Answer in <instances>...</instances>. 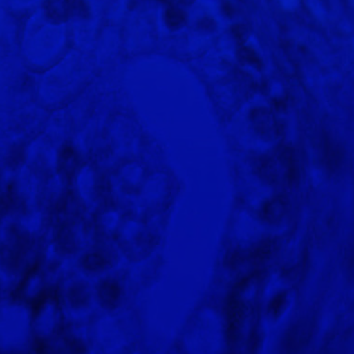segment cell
<instances>
[{
	"instance_id": "obj_6",
	"label": "cell",
	"mask_w": 354,
	"mask_h": 354,
	"mask_svg": "<svg viewBox=\"0 0 354 354\" xmlns=\"http://www.w3.org/2000/svg\"><path fill=\"white\" fill-rule=\"evenodd\" d=\"M254 124L262 133L272 136L277 132V126L272 118L269 117L265 111H261L260 115L256 113L254 117Z\"/></svg>"
},
{
	"instance_id": "obj_4",
	"label": "cell",
	"mask_w": 354,
	"mask_h": 354,
	"mask_svg": "<svg viewBox=\"0 0 354 354\" xmlns=\"http://www.w3.org/2000/svg\"><path fill=\"white\" fill-rule=\"evenodd\" d=\"M287 201L283 198H275L267 204L264 209V215L268 221H277L285 214Z\"/></svg>"
},
{
	"instance_id": "obj_3",
	"label": "cell",
	"mask_w": 354,
	"mask_h": 354,
	"mask_svg": "<svg viewBox=\"0 0 354 354\" xmlns=\"http://www.w3.org/2000/svg\"><path fill=\"white\" fill-rule=\"evenodd\" d=\"M76 153L71 147L66 146L62 149L61 154H59V169L62 173L66 175H71L76 169Z\"/></svg>"
},
{
	"instance_id": "obj_5",
	"label": "cell",
	"mask_w": 354,
	"mask_h": 354,
	"mask_svg": "<svg viewBox=\"0 0 354 354\" xmlns=\"http://www.w3.org/2000/svg\"><path fill=\"white\" fill-rule=\"evenodd\" d=\"M186 21V15L182 10L176 7L167 8L165 11V22L171 30H178Z\"/></svg>"
},
{
	"instance_id": "obj_1",
	"label": "cell",
	"mask_w": 354,
	"mask_h": 354,
	"mask_svg": "<svg viewBox=\"0 0 354 354\" xmlns=\"http://www.w3.org/2000/svg\"><path fill=\"white\" fill-rule=\"evenodd\" d=\"M261 174L267 181L293 182L296 174L295 162L289 151H281L275 156L263 159L260 165Z\"/></svg>"
},
{
	"instance_id": "obj_2",
	"label": "cell",
	"mask_w": 354,
	"mask_h": 354,
	"mask_svg": "<svg viewBox=\"0 0 354 354\" xmlns=\"http://www.w3.org/2000/svg\"><path fill=\"white\" fill-rule=\"evenodd\" d=\"M84 5L80 1H47L44 3L45 13L53 22H63L71 16H84Z\"/></svg>"
}]
</instances>
